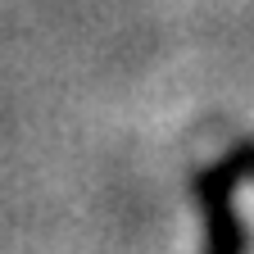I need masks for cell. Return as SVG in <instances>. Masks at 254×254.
I'll list each match as a JSON object with an SVG mask.
<instances>
[{"label":"cell","instance_id":"1","mask_svg":"<svg viewBox=\"0 0 254 254\" xmlns=\"http://www.w3.org/2000/svg\"><path fill=\"white\" fill-rule=\"evenodd\" d=\"M195 195L209 213V254H241L245 232H241V218H236V168L227 164V168L200 173Z\"/></svg>","mask_w":254,"mask_h":254}]
</instances>
